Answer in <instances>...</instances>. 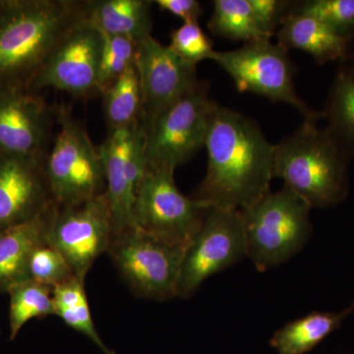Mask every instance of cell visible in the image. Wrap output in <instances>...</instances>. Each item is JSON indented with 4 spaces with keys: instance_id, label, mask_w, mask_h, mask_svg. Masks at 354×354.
I'll return each mask as SVG.
<instances>
[{
    "instance_id": "1",
    "label": "cell",
    "mask_w": 354,
    "mask_h": 354,
    "mask_svg": "<svg viewBox=\"0 0 354 354\" xmlns=\"http://www.w3.org/2000/svg\"><path fill=\"white\" fill-rule=\"evenodd\" d=\"M205 148L206 176L191 198L209 208L239 211L270 192L274 145L252 118L216 102Z\"/></svg>"
},
{
    "instance_id": "2",
    "label": "cell",
    "mask_w": 354,
    "mask_h": 354,
    "mask_svg": "<svg viewBox=\"0 0 354 354\" xmlns=\"http://www.w3.org/2000/svg\"><path fill=\"white\" fill-rule=\"evenodd\" d=\"M84 1H0V88L29 90L51 51L84 17Z\"/></svg>"
},
{
    "instance_id": "3",
    "label": "cell",
    "mask_w": 354,
    "mask_h": 354,
    "mask_svg": "<svg viewBox=\"0 0 354 354\" xmlns=\"http://www.w3.org/2000/svg\"><path fill=\"white\" fill-rule=\"evenodd\" d=\"M321 118H304L292 134L274 145L272 176L283 180L312 209H327L346 200L349 188L348 157Z\"/></svg>"
},
{
    "instance_id": "4",
    "label": "cell",
    "mask_w": 354,
    "mask_h": 354,
    "mask_svg": "<svg viewBox=\"0 0 354 354\" xmlns=\"http://www.w3.org/2000/svg\"><path fill=\"white\" fill-rule=\"evenodd\" d=\"M311 209L285 186L239 209L247 257L258 271L283 264L302 250L312 234Z\"/></svg>"
},
{
    "instance_id": "5",
    "label": "cell",
    "mask_w": 354,
    "mask_h": 354,
    "mask_svg": "<svg viewBox=\"0 0 354 354\" xmlns=\"http://www.w3.org/2000/svg\"><path fill=\"white\" fill-rule=\"evenodd\" d=\"M57 122L44 167L51 199L64 208L106 192V174L100 148L68 108L57 109Z\"/></svg>"
},
{
    "instance_id": "6",
    "label": "cell",
    "mask_w": 354,
    "mask_h": 354,
    "mask_svg": "<svg viewBox=\"0 0 354 354\" xmlns=\"http://www.w3.org/2000/svg\"><path fill=\"white\" fill-rule=\"evenodd\" d=\"M184 249L131 227L113 232L108 254L135 297L167 301L177 297Z\"/></svg>"
},
{
    "instance_id": "7",
    "label": "cell",
    "mask_w": 354,
    "mask_h": 354,
    "mask_svg": "<svg viewBox=\"0 0 354 354\" xmlns=\"http://www.w3.org/2000/svg\"><path fill=\"white\" fill-rule=\"evenodd\" d=\"M216 104L209 99L208 84L199 82L150 124L142 125L147 169L176 171L205 148Z\"/></svg>"
},
{
    "instance_id": "8",
    "label": "cell",
    "mask_w": 354,
    "mask_h": 354,
    "mask_svg": "<svg viewBox=\"0 0 354 354\" xmlns=\"http://www.w3.org/2000/svg\"><path fill=\"white\" fill-rule=\"evenodd\" d=\"M214 62L234 80L239 92H250L272 102H285L304 118H321V111L310 108L295 90V68L288 50L271 39L246 43L234 50L214 53Z\"/></svg>"
},
{
    "instance_id": "9",
    "label": "cell",
    "mask_w": 354,
    "mask_h": 354,
    "mask_svg": "<svg viewBox=\"0 0 354 354\" xmlns=\"http://www.w3.org/2000/svg\"><path fill=\"white\" fill-rule=\"evenodd\" d=\"M209 209L178 189L174 171L147 169L135 197L133 223L146 234L185 249Z\"/></svg>"
},
{
    "instance_id": "10",
    "label": "cell",
    "mask_w": 354,
    "mask_h": 354,
    "mask_svg": "<svg viewBox=\"0 0 354 354\" xmlns=\"http://www.w3.org/2000/svg\"><path fill=\"white\" fill-rule=\"evenodd\" d=\"M247 257L245 234L239 211L211 208L192 241L184 249L177 297L190 298L206 279Z\"/></svg>"
},
{
    "instance_id": "11",
    "label": "cell",
    "mask_w": 354,
    "mask_h": 354,
    "mask_svg": "<svg viewBox=\"0 0 354 354\" xmlns=\"http://www.w3.org/2000/svg\"><path fill=\"white\" fill-rule=\"evenodd\" d=\"M113 234V216L104 192L73 206H57L46 242L64 256L74 276L85 281L97 258L108 253Z\"/></svg>"
},
{
    "instance_id": "12",
    "label": "cell",
    "mask_w": 354,
    "mask_h": 354,
    "mask_svg": "<svg viewBox=\"0 0 354 354\" xmlns=\"http://www.w3.org/2000/svg\"><path fill=\"white\" fill-rule=\"evenodd\" d=\"M102 32L83 17L51 51L30 91L53 88L77 97L99 93Z\"/></svg>"
},
{
    "instance_id": "13",
    "label": "cell",
    "mask_w": 354,
    "mask_h": 354,
    "mask_svg": "<svg viewBox=\"0 0 354 354\" xmlns=\"http://www.w3.org/2000/svg\"><path fill=\"white\" fill-rule=\"evenodd\" d=\"M106 174V194L113 232L134 225L133 206L147 169L145 134L141 121L131 127L109 129L99 147Z\"/></svg>"
},
{
    "instance_id": "14",
    "label": "cell",
    "mask_w": 354,
    "mask_h": 354,
    "mask_svg": "<svg viewBox=\"0 0 354 354\" xmlns=\"http://www.w3.org/2000/svg\"><path fill=\"white\" fill-rule=\"evenodd\" d=\"M135 65L141 86L143 127L199 83L196 65L184 62L152 36L138 44Z\"/></svg>"
},
{
    "instance_id": "15",
    "label": "cell",
    "mask_w": 354,
    "mask_h": 354,
    "mask_svg": "<svg viewBox=\"0 0 354 354\" xmlns=\"http://www.w3.org/2000/svg\"><path fill=\"white\" fill-rule=\"evenodd\" d=\"M55 120L57 111L31 91L0 88V153L46 158Z\"/></svg>"
},
{
    "instance_id": "16",
    "label": "cell",
    "mask_w": 354,
    "mask_h": 354,
    "mask_svg": "<svg viewBox=\"0 0 354 354\" xmlns=\"http://www.w3.org/2000/svg\"><path fill=\"white\" fill-rule=\"evenodd\" d=\"M44 165V158L0 153V234L53 204Z\"/></svg>"
},
{
    "instance_id": "17",
    "label": "cell",
    "mask_w": 354,
    "mask_h": 354,
    "mask_svg": "<svg viewBox=\"0 0 354 354\" xmlns=\"http://www.w3.org/2000/svg\"><path fill=\"white\" fill-rule=\"evenodd\" d=\"M57 205L43 213L0 234V291L28 278V265L32 251L46 241V234Z\"/></svg>"
},
{
    "instance_id": "18",
    "label": "cell",
    "mask_w": 354,
    "mask_h": 354,
    "mask_svg": "<svg viewBox=\"0 0 354 354\" xmlns=\"http://www.w3.org/2000/svg\"><path fill=\"white\" fill-rule=\"evenodd\" d=\"M274 36L278 44L286 50L304 51L320 65L346 62L353 41L333 31L315 18L291 12L283 19Z\"/></svg>"
},
{
    "instance_id": "19",
    "label": "cell",
    "mask_w": 354,
    "mask_h": 354,
    "mask_svg": "<svg viewBox=\"0 0 354 354\" xmlns=\"http://www.w3.org/2000/svg\"><path fill=\"white\" fill-rule=\"evenodd\" d=\"M150 0H87L84 17L104 36L124 37L140 44L152 36Z\"/></svg>"
},
{
    "instance_id": "20",
    "label": "cell",
    "mask_w": 354,
    "mask_h": 354,
    "mask_svg": "<svg viewBox=\"0 0 354 354\" xmlns=\"http://www.w3.org/2000/svg\"><path fill=\"white\" fill-rule=\"evenodd\" d=\"M326 129L351 160L354 158V64L342 62L330 84L321 111Z\"/></svg>"
},
{
    "instance_id": "21",
    "label": "cell",
    "mask_w": 354,
    "mask_h": 354,
    "mask_svg": "<svg viewBox=\"0 0 354 354\" xmlns=\"http://www.w3.org/2000/svg\"><path fill=\"white\" fill-rule=\"evenodd\" d=\"M354 311V301L339 312L313 311L290 321L272 335L271 346L279 354H304L341 327Z\"/></svg>"
},
{
    "instance_id": "22",
    "label": "cell",
    "mask_w": 354,
    "mask_h": 354,
    "mask_svg": "<svg viewBox=\"0 0 354 354\" xmlns=\"http://www.w3.org/2000/svg\"><path fill=\"white\" fill-rule=\"evenodd\" d=\"M109 129L131 127L141 121L142 93L136 65L101 94Z\"/></svg>"
},
{
    "instance_id": "23",
    "label": "cell",
    "mask_w": 354,
    "mask_h": 354,
    "mask_svg": "<svg viewBox=\"0 0 354 354\" xmlns=\"http://www.w3.org/2000/svg\"><path fill=\"white\" fill-rule=\"evenodd\" d=\"M208 28L215 36L230 41L271 39L261 30L249 0H215Z\"/></svg>"
},
{
    "instance_id": "24",
    "label": "cell",
    "mask_w": 354,
    "mask_h": 354,
    "mask_svg": "<svg viewBox=\"0 0 354 354\" xmlns=\"http://www.w3.org/2000/svg\"><path fill=\"white\" fill-rule=\"evenodd\" d=\"M53 288L32 279H26L11 286L7 293L10 297L9 326L10 339H15L26 324L32 319L55 315Z\"/></svg>"
},
{
    "instance_id": "25",
    "label": "cell",
    "mask_w": 354,
    "mask_h": 354,
    "mask_svg": "<svg viewBox=\"0 0 354 354\" xmlns=\"http://www.w3.org/2000/svg\"><path fill=\"white\" fill-rule=\"evenodd\" d=\"M290 12L315 18L341 36L354 38V0L292 2Z\"/></svg>"
},
{
    "instance_id": "26",
    "label": "cell",
    "mask_w": 354,
    "mask_h": 354,
    "mask_svg": "<svg viewBox=\"0 0 354 354\" xmlns=\"http://www.w3.org/2000/svg\"><path fill=\"white\" fill-rule=\"evenodd\" d=\"M102 37L99 72L100 94L134 66L138 48V44L124 37L104 35Z\"/></svg>"
},
{
    "instance_id": "27",
    "label": "cell",
    "mask_w": 354,
    "mask_h": 354,
    "mask_svg": "<svg viewBox=\"0 0 354 354\" xmlns=\"http://www.w3.org/2000/svg\"><path fill=\"white\" fill-rule=\"evenodd\" d=\"M74 277L64 256L48 242L32 251L28 265L29 279L55 288Z\"/></svg>"
},
{
    "instance_id": "28",
    "label": "cell",
    "mask_w": 354,
    "mask_h": 354,
    "mask_svg": "<svg viewBox=\"0 0 354 354\" xmlns=\"http://www.w3.org/2000/svg\"><path fill=\"white\" fill-rule=\"evenodd\" d=\"M169 48L184 62L196 65L213 58L215 50L199 23H183L171 32Z\"/></svg>"
},
{
    "instance_id": "29",
    "label": "cell",
    "mask_w": 354,
    "mask_h": 354,
    "mask_svg": "<svg viewBox=\"0 0 354 354\" xmlns=\"http://www.w3.org/2000/svg\"><path fill=\"white\" fill-rule=\"evenodd\" d=\"M55 316L59 317L71 329L86 335L104 354H114V351L106 346L101 335L95 329L88 301L69 307V308L57 309L55 311Z\"/></svg>"
},
{
    "instance_id": "30",
    "label": "cell",
    "mask_w": 354,
    "mask_h": 354,
    "mask_svg": "<svg viewBox=\"0 0 354 354\" xmlns=\"http://www.w3.org/2000/svg\"><path fill=\"white\" fill-rule=\"evenodd\" d=\"M256 19L266 37L272 39L290 12L292 2L286 0H249Z\"/></svg>"
},
{
    "instance_id": "31",
    "label": "cell",
    "mask_w": 354,
    "mask_h": 354,
    "mask_svg": "<svg viewBox=\"0 0 354 354\" xmlns=\"http://www.w3.org/2000/svg\"><path fill=\"white\" fill-rule=\"evenodd\" d=\"M162 11L183 20V23H199L203 14L201 3L197 0H156L153 1Z\"/></svg>"
},
{
    "instance_id": "32",
    "label": "cell",
    "mask_w": 354,
    "mask_h": 354,
    "mask_svg": "<svg viewBox=\"0 0 354 354\" xmlns=\"http://www.w3.org/2000/svg\"><path fill=\"white\" fill-rule=\"evenodd\" d=\"M348 60V62H353V64H354V38L353 39V41H351Z\"/></svg>"
}]
</instances>
